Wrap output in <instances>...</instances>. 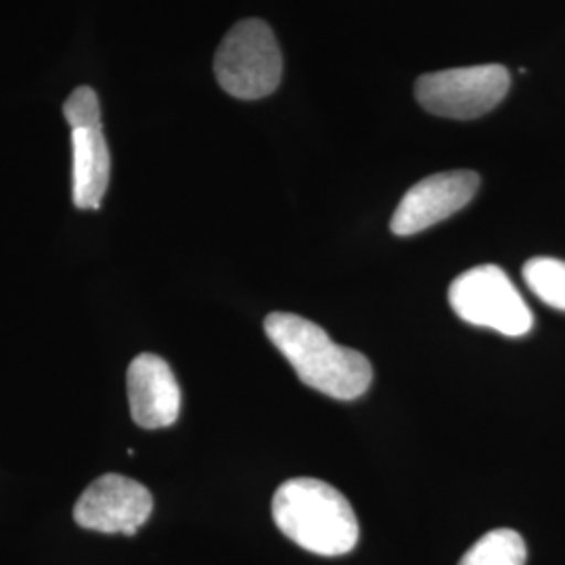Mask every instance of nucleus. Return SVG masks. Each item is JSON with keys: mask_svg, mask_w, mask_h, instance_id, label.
<instances>
[{"mask_svg": "<svg viewBox=\"0 0 565 565\" xmlns=\"http://www.w3.org/2000/svg\"><path fill=\"white\" fill-rule=\"evenodd\" d=\"M74 205L81 210H99L111 177V153L103 135V126L74 128Z\"/></svg>", "mask_w": 565, "mask_h": 565, "instance_id": "1a4fd4ad", "label": "nucleus"}, {"mask_svg": "<svg viewBox=\"0 0 565 565\" xmlns=\"http://www.w3.org/2000/svg\"><path fill=\"white\" fill-rule=\"evenodd\" d=\"M273 518L289 541L323 557L350 553L361 534L348 499L338 488L315 478H294L279 486Z\"/></svg>", "mask_w": 565, "mask_h": 565, "instance_id": "f03ea898", "label": "nucleus"}, {"mask_svg": "<svg viewBox=\"0 0 565 565\" xmlns=\"http://www.w3.org/2000/svg\"><path fill=\"white\" fill-rule=\"evenodd\" d=\"M505 65H469L425 74L415 84L419 105L434 116L450 120H476L492 111L509 93Z\"/></svg>", "mask_w": 565, "mask_h": 565, "instance_id": "39448f33", "label": "nucleus"}, {"mask_svg": "<svg viewBox=\"0 0 565 565\" xmlns=\"http://www.w3.org/2000/svg\"><path fill=\"white\" fill-rule=\"evenodd\" d=\"M480 177L471 170H452L427 177L413 184L404 195L394 216L392 233L408 237L463 210L478 193Z\"/></svg>", "mask_w": 565, "mask_h": 565, "instance_id": "0eeeda50", "label": "nucleus"}, {"mask_svg": "<svg viewBox=\"0 0 565 565\" xmlns=\"http://www.w3.org/2000/svg\"><path fill=\"white\" fill-rule=\"evenodd\" d=\"M527 548L522 534L499 527L484 534L463 555L459 565H525Z\"/></svg>", "mask_w": 565, "mask_h": 565, "instance_id": "9d476101", "label": "nucleus"}, {"mask_svg": "<svg viewBox=\"0 0 565 565\" xmlns=\"http://www.w3.org/2000/svg\"><path fill=\"white\" fill-rule=\"evenodd\" d=\"M264 329L303 384L335 401L361 398L373 382L366 356L333 342L323 327L291 312H273Z\"/></svg>", "mask_w": 565, "mask_h": 565, "instance_id": "f257e3e1", "label": "nucleus"}, {"mask_svg": "<svg viewBox=\"0 0 565 565\" xmlns=\"http://www.w3.org/2000/svg\"><path fill=\"white\" fill-rule=\"evenodd\" d=\"M224 90L242 102L273 95L282 78V55L273 30L263 20H243L226 34L214 60Z\"/></svg>", "mask_w": 565, "mask_h": 565, "instance_id": "7ed1b4c3", "label": "nucleus"}, {"mask_svg": "<svg viewBox=\"0 0 565 565\" xmlns=\"http://www.w3.org/2000/svg\"><path fill=\"white\" fill-rule=\"evenodd\" d=\"M524 279L546 306L565 310V263L557 258H532L524 264Z\"/></svg>", "mask_w": 565, "mask_h": 565, "instance_id": "9b49d317", "label": "nucleus"}, {"mask_svg": "<svg viewBox=\"0 0 565 565\" xmlns=\"http://www.w3.org/2000/svg\"><path fill=\"white\" fill-rule=\"evenodd\" d=\"M63 116L72 130L88 128V126H103L102 103H99L97 93L88 86L76 88L63 105Z\"/></svg>", "mask_w": 565, "mask_h": 565, "instance_id": "f8f14e48", "label": "nucleus"}, {"mask_svg": "<svg viewBox=\"0 0 565 565\" xmlns=\"http://www.w3.org/2000/svg\"><path fill=\"white\" fill-rule=\"evenodd\" d=\"M128 401L135 424L160 429L181 415V385L158 354H139L128 366Z\"/></svg>", "mask_w": 565, "mask_h": 565, "instance_id": "6e6552de", "label": "nucleus"}, {"mask_svg": "<svg viewBox=\"0 0 565 565\" xmlns=\"http://www.w3.org/2000/svg\"><path fill=\"white\" fill-rule=\"evenodd\" d=\"M151 511L153 497L145 486L107 473L82 492L74 507V520L86 530L132 536L149 520Z\"/></svg>", "mask_w": 565, "mask_h": 565, "instance_id": "423d86ee", "label": "nucleus"}, {"mask_svg": "<svg viewBox=\"0 0 565 565\" xmlns=\"http://www.w3.org/2000/svg\"><path fill=\"white\" fill-rule=\"evenodd\" d=\"M448 302L465 323L509 338H522L534 324L522 294L505 270L494 264H482L459 275L448 289Z\"/></svg>", "mask_w": 565, "mask_h": 565, "instance_id": "20e7f679", "label": "nucleus"}]
</instances>
